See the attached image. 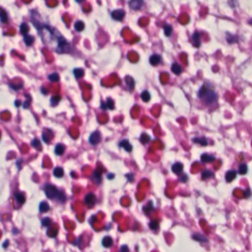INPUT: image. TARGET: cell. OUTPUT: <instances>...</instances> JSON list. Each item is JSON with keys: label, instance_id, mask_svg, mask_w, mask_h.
<instances>
[{"label": "cell", "instance_id": "8", "mask_svg": "<svg viewBox=\"0 0 252 252\" xmlns=\"http://www.w3.org/2000/svg\"><path fill=\"white\" fill-rule=\"evenodd\" d=\"M102 171L101 169H98L94 172L93 174V181L95 182L96 183H100L101 182V176H102Z\"/></svg>", "mask_w": 252, "mask_h": 252}, {"label": "cell", "instance_id": "15", "mask_svg": "<svg viewBox=\"0 0 252 252\" xmlns=\"http://www.w3.org/2000/svg\"><path fill=\"white\" fill-rule=\"evenodd\" d=\"M171 69L172 73H174L175 75H178V76L180 74L182 73V71H183L181 66L179 64H178V63H173Z\"/></svg>", "mask_w": 252, "mask_h": 252}, {"label": "cell", "instance_id": "26", "mask_svg": "<svg viewBox=\"0 0 252 252\" xmlns=\"http://www.w3.org/2000/svg\"><path fill=\"white\" fill-rule=\"evenodd\" d=\"M74 28L76 31L81 32L84 28V23L81 21H77L74 24Z\"/></svg>", "mask_w": 252, "mask_h": 252}, {"label": "cell", "instance_id": "51", "mask_svg": "<svg viewBox=\"0 0 252 252\" xmlns=\"http://www.w3.org/2000/svg\"><path fill=\"white\" fill-rule=\"evenodd\" d=\"M249 24H251V25H252V19H250V21H249Z\"/></svg>", "mask_w": 252, "mask_h": 252}, {"label": "cell", "instance_id": "40", "mask_svg": "<svg viewBox=\"0 0 252 252\" xmlns=\"http://www.w3.org/2000/svg\"><path fill=\"white\" fill-rule=\"evenodd\" d=\"M106 104H107V109H114V101L110 99H108L107 100V102H106Z\"/></svg>", "mask_w": 252, "mask_h": 252}, {"label": "cell", "instance_id": "41", "mask_svg": "<svg viewBox=\"0 0 252 252\" xmlns=\"http://www.w3.org/2000/svg\"><path fill=\"white\" fill-rule=\"evenodd\" d=\"M50 139H51V137H49V134L44 132L42 134V140L44 141V142H45L46 143H49L50 142Z\"/></svg>", "mask_w": 252, "mask_h": 252}, {"label": "cell", "instance_id": "1", "mask_svg": "<svg viewBox=\"0 0 252 252\" xmlns=\"http://www.w3.org/2000/svg\"><path fill=\"white\" fill-rule=\"evenodd\" d=\"M198 97L200 99L204 100L205 103L208 105L211 104L217 101L218 95L217 93L213 90L206 86L205 84L203 85V86L200 89L198 92Z\"/></svg>", "mask_w": 252, "mask_h": 252}, {"label": "cell", "instance_id": "35", "mask_svg": "<svg viewBox=\"0 0 252 252\" xmlns=\"http://www.w3.org/2000/svg\"><path fill=\"white\" fill-rule=\"evenodd\" d=\"M61 101L60 95H55V96L52 97L50 99V104L52 106H55Z\"/></svg>", "mask_w": 252, "mask_h": 252}, {"label": "cell", "instance_id": "22", "mask_svg": "<svg viewBox=\"0 0 252 252\" xmlns=\"http://www.w3.org/2000/svg\"><path fill=\"white\" fill-rule=\"evenodd\" d=\"M53 174L55 178H62L64 175V170L61 167H55L53 169Z\"/></svg>", "mask_w": 252, "mask_h": 252}, {"label": "cell", "instance_id": "18", "mask_svg": "<svg viewBox=\"0 0 252 252\" xmlns=\"http://www.w3.org/2000/svg\"><path fill=\"white\" fill-rule=\"evenodd\" d=\"M226 41L228 44H234L238 42V38L236 36L231 35V33H226Z\"/></svg>", "mask_w": 252, "mask_h": 252}, {"label": "cell", "instance_id": "32", "mask_svg": "<svg viewBox=\"0 0 252 252\" xmlns=\"http://www.w3.org/2000/svg\"><path fill=\"white\" fill-rule=\"evenodd\" d=\"M0 17H1V22H2V23H6V22H7V21H8V18H7V13L4 11L3 9H2V10H1Z\"/></svg>", "mask_w": 252, "mask_h": 252}, {"label": "cell", "instance_id": "47", "mask_svg": "<svg viewBox=\"0 0 252 252\" xmlns=\"http://www.w3.org/2000/svg\"><path fill=\"white\" fill-rule=\"evenodd\" d=\"M9 245V241L7 240H5V243H3L2 246H3L4 249H5V248H7V245Z\"/></svg>", "mask_w": 252, "mask_h": 252}, {"label": "cell", "instance_id": "5", "mask_svg": "<svg viewBox=\"0 0 252 252\" xmlns=\"http://www.w3.org/2000/svg\"><path fill=\"white\" fill-rule=\"evenodd\" d=\"M125 11L122 9H118V10H116V11H113L111 14V16L112 18L114 20L116 21H122L124 17L125 16Z\"/></svg>", "mask_w": 252, "mask_h": 252}, {"label": "cell", "instance_id": "17", "mask_svg": "<svg viewBox=\"0 0 252 252\" xmlns=\"http://www.w3.org/2000/svg\"><path fill=\"white\" fill-rule=\"evenodd\" d=\"M65 150V147L61 143H58L55 147V154L57 155H62Z\"/></svg>", "mask_w": 252, "mask_h": 252}, {"label": "cell", "instance_id": "4", "mask_svg": "<svg viewBox=\"0 0 252 252\" xmlns=\"http://www.w3.org/2000/svg\"><path fill=\"white\" fill-rule=\"evenodd\" d=\"M84 202L89 208L93 207L96 203V196L93 193H88L85 196Z\"/></svg>", "mask_w": 252, "mask_h": 252}, {"label": "cell", "instance_id": "25", "mask_svg": "<svg viewBox=\"0 0 252 252\" xmlns=\"http://www.w3.org/2000/svg\"><path fill=\"white\" fill-rule=\"evenodd\" d=\"M14 197H15V199L19 204H23L25 202V197H24V195H22V194L17 192V193L15 194Z\"/></svg>", "mask_w": 252, "mask_h": 252}, {"label": "cell", "instance_id": "19", "mask_svg": "<svg viewBox=\"0 0 252 252\" xmlns=\"http://www.w3.org/2000/svg\"><path fill=\"white\" fill-rule=\"evenodd\" d=\"M194 143H199L203 147H205V146L208 145V141L207 139L205 138V137H202V138H194L192 139Z\"/></svg>", "mask_w": 252, "mask_h": 252}, {"label": "cell", "instance_id": "31", "mask_svg": "<svg viewBox=\"0 0 252 252\" xmlns=\"http://www.w3.org/2000/svg\"><path fill=\"white\" fill-rule=\"evenodd\" d=\"M28 30H29V26L28 25L27 23H22L20 26V32H21L22 34L25 35L28 33Z\"/></svg>", "mask_w": 252, "mask_h": 252}, {"label": "cell", "instance_id": "33", "mask_svg": "<svg viewBox=\"0 0 252 252\" xmlns=\"http://www.w3.org/2000/svg\"><path fill=\"white\" fill-rule=\"evenodd\" d=\"M140 141L141 143L145 144V143H147L150 141V137H149V135H147V133H143V134L141 135V136Z\"/></svg>", "mask_w": 252, "mask_h": 252}, {"label": "cell", "instance_id": "34", "mask_svg": "<svg viewBox=\"0 0 252 252\" xmlns=\"http://www.w3.org/2000/svg\"><path fill=\"white\" fill-rule=\"evenodd\" d=\"M48 79L50 81H52V82H57L59 80V76L58 75V73H51V74L48 76Z\"/></svg>", "mask_w": 252, "mask_h": 252}, {"label": "cell", "instance_id": "30", "mask_svg": "<svg viewBox=\"0 0 252 252\" xmlns=\"http://www.w3.org/2000/svg\"><path fill=\"white\" fill-rule=\"evenodd\" d=\"M239 173L240 174H246L247 172H248V166H247L245 163H241L239 166Z\"/></svg>", "mask_w": 252, "mask_h": 252}, {"label": "cell", "instance_id": "29", "mask_svg": "<svg viewBox=\"0 0 252 252\" xmlns=\"http://www.w3.org/2000/svg\"><path fill=\"white\" fill-rule=\"evenodd\" d=\"M141 97L142 100L144 102L149 101L151 99V95L148 91H143L141 93Z\"/></svg>", "mask_w": 252, "mask_h": 252}, {"label": "cell", "instance_id": "39", "mask_svg": "<svg viewBox=\"0 0 252 252\" xmlns=\"http://www.w3.org/2000/svg\"><path fill=\"white\" fill-rule=\"evenodd\" d=\"M25 96L27 97V100L24 102V104H23V108L24 109H28V107H30V96L29 95H25Z\"/></svg>", "mask_w": 252, "mask_h": 252}, {"label": "cell", "instance_id": "36", "mask_svg": "<svg viewBox=\"0 0 252 252\" xmlns=\"http://www.w3.org/2000/svg\"><path fill=\"white\" fill-rule=\"evenodd\" d=\"M149 228L153 231H156L159 228V223L157 220H152L149 223Z\"/></svg>", "mask_w": 252, "mask_h": 252}, {"label": "cell", "instance_id": "27", "mask_svg": "<svg viewBox=\"0 0 252 252\" xmlns=\"http://www.w3.org/2000/svg\"><path fill=\"white\" fill-rule=\"evenodd\" d=\"M153 210H154V206L152 201H149V203H147V205H146L145 207H143V211H144V212H145L147 214H150V212H152Z\"/></svg>", "mask_w": 252, "mask_h": 252}, {"label": "cell", "instance_id": "13", "mask_svg": "<svg viewBox=\"0 0 252 252\" xmlns=\"http://www.w3.org/2000/svg\"><path fill=\"white\" fill-rule=\"evenodd\" d=\"M161 61V55H157V54H154L149 59V62L152 65L156 66L157 64H159Z\"/></svg>", "mask_w": 252, "mask_h": 252}, {"label": "cell", "instance_id": "9", "mask_svg": "<svg viewBox=\"0 0 252 252\" xmlns=\"http://www.w3.org/2000/svg\"><path fill=\"white\" fill-rule=\"evenodd\" d=\"M183 165L181 163H175L172 165V170L174 173H175L176 174H179L183 172Z\"/></svg>", "mask_w": 252, "mask_h": 252}, {"label": "cell", "instance_id": "6", "mask_svg": "<svg viewBox=\"0 0 252 252\" xmlns=\"http://www.w3.org/2000/svg\"><path fill=\"white\" fill-rule=\"evenodd\" d=\"M192 41L194 47H199L201 45V35L198 31H195L192 36Z\"/></svg>", "mask_w": 252, "mask_h": 252}, {"label": "cell", "instance_id": "42", "mask_svg": "<svg viewBox=\"0 0 252 252\" xmlns=\"http://www.w3.org/2000/svg\"><path fill=\"white\" fill-rule=\"evenodd\" d=\"M10 86H11V88L14 90H20L21 88H22V84H20V85H14V84H10Z\"/></svg>", "mask_w": 252, "mask_h": 252}, {"label": "cell", "instance_id": "7", "mask_svg": "<svg viewBox=\"0 0 252 252\" xmlns=\"http://www.w3.org/2000/svg\"><path fill=\"white\" fill-rule=\"evenodd\" d=\"M129 5L132 10H139L143 5V0H130Z\"/></svg>", "mask_w": 252, "mask_h": 252}, {"label": "cell", "instance_id": "23", "mask_svg": "<svg viewBox=\"0 0 252 252\" xmlns=\"http://www.w3.org/2000/svg\"><path fill=\"white\" fill-rule=\"evenodd\" d=\"M214 175V172L210 170H205L202 172V174H201V177H202V179L203 180H207L209 178H213Z\"/></svg>", "mask_w": 252, "mask_h": 252}, {"label": "cell", "instance_id": "2", "mask_svg": "<svg viewBox=\"0 0 252 252\" xmlns=\"http://www.w3.org/2000/svg\"><path fill=\"white\" fill-rule=\"evenodd\" d=\"M44 191H45L46 196L49 199H51V200L54 198H57L59 193H60V191L58 190L55 186L50 184V183H47V184L45 185V187H44Z\"/></svg>", "mask_w": 252, "mask_h": 252}, {"label": "cell", "instance_id": "43", "mask_svg": "<svg viewBox=\"0 0 252 252\" xmlns=\"http://www.w3.org/2000/svg\"><path fill=\"white\" fill-rule=\"evenodd\" d=\"M179 180L182 182V183H186V182H187V180H188V176H187V174H183V175H181V176L180 177Z\"/></svg>", "mask_w": 252, "mask_h": 252}, {"label": "cell", "instance_id": "14", "mask_svg": "<svg viewBox=\"0 0 252 252\" xmlns=\"http://www.w3.org/2000/svg\"><path fill=\"white\" fill-rule=\"evenodd\" d=\"M193 239L196 241L200 242V243H207L209 241L208 238L205 235H203L201 234H195L192 236Z\"/></svg>", "mask_w": 252, "mask_h": 252}, {"label": "cell", "instance_id": "48", "mask_svg": "<svg viewBox=\"0 0 252 252\" xmlns=\"http://www.w3.org/2000/svg\"><path fill=\"white\" fill-rule=\"evenodd\" d=\"M20 105H21V101H20L19 100H16V101H15V106L17 107H19Z\"/></svg>", "mask_w": 252, "mask_h": 252}, {"label": "cell", "instance_id": "45", "mask_svg": "<svg viewBox=\"0 0 252 252\" xmlns=\"http://www.w3.org/2000/svg\"><path fill=\"white\" fill-rule=\"evenodd\" d=\"M120 251H128L129 249H128V247L126 245H122L121 247V249H120Z\"/></svg>", "mask_w": 252, "mask_h": 252}, {"label": "cell", "instance_id": "44", "mask_svg": "<svg viewBox=\"0 0 252 252\" xmlns=\"http://www.w3.org/2000/svg\"><path fill=\"white\" fill-rule=\"evenodd\" d=\"M126 177L128 178V180H129V181L132 182L133 180H134V176H133V174H126Z\"/></svg>", "mask_w": 252, "mask_h": 252}, {"label": "cell", "instance_id": "3", "mask_svg": "<svg viewBox=\"0 0 252 252\" xmlns=\"http://www.w3.org/2000/svg\"><path fill=\"white\" fill-rule=\"evenodd\" d=\"M101 141V135L100 132L95 131L92 133L89 138V141L91 143L92 145H97Z\"/></svg>", "mask_w": 252, "mask_h": 252}, {"label": "cell", "instance_id": "38", "mask_svg": "<svg viewBox=\"0 0 252 252\" xmlns=\"http://www.w3.org/2000/svg\"><path fill=\"white\" fill-rule=\"evenodd\" d=\"M31 144H32V146H33L34 148L36 149H40V148H41V143H40L39 140H38L37 138H35V139H33V141H32V143H31Z\"/></svg>", "mask_w": 252, "mask_h": 252}, {"label": "cell", "instance_id": "24", "mask_svg": "<svg viewBox=\"0 0 252 252\" xmlns=\"http://www.w3.org/2000/svg\"><path fill=\"white\" fill-rule=\"evenodd\" d=\"M73 74L76 78H81L84 75V70L81 68H76L73 71Z\"/></svg>", "mask_w": 252, "mask_h": 252}, {"label": "cell", "instance_id": "50", "mask_svg": "<svg viewBox=\"0 0 252 252\" xmlns=\"http://www.w3.org/2000/svg\"><path fill=\"white\" fill-rule=\"evenodd\" d=\"M75 1H76V2H78V3H81V2H84V0H75Z\"/></svg>", "mask_w": 252, "mask_h": 252}, {"label": "cell", "instance_id": "21", "mask_svg": "<svg viewBox=\"0 0 252 252\" xmlns=\"http://www.w3.org/2000/svg\"><path fill=\"white\" fill-rule=\"evenodd\" d=\"M34 37L30 36V35H24V42L25 45H28V46H30L31 45H33V43L34 42Z\"/></svg>", "mask_w": 252, "mask_h": 252}, {"label": "cell", "instance_id": "16", "mask_svg": "<svg viewBox=\"0 0 252 252\" xmlns=\"http://www.w3.org/2000/svg\"><path fill=\"white\" fill-rule=\"evenodd\" d=\"M112 245H113V241H112V239L111 238L110 236H107L102 240V245L104 248H109Z\"/></svg>", "mask_w": 252, "mask_h": 252}, {"label": "cell", "instance_id": "10", "mask_svg": "<svg viewBox=\"0 0 252 252\" xmlns=\"http://www.w3.org/2000/svg\"><path fill=\"white\" fill-rule=\"evenodd\" d=\"M215 161V157L214 155H209V154H203L201 155V161L204 163H212Z\"/></svg>", "mask_w": 252, "mask_h": 252}, {"label": "cell", "instance_id": "49", "mask_svg": "<svg viewBox=\"0 0 252 252\" xmlns=\"http://www.w3.org/2000/svg\"><path fill=\"white\" fill-rule=\"evenodd\" d=\"M114 178V174H109V176H108V179H112V178Z\"/></svg>", "mask_w": 252, "mask_h": 252}, {"label": "cell", "instance_id": "12", "mask_svg": "<svg viewBox=\"0 0 252 252\" xmlns=\"http://www.w3.org/2000/svg\"><path fill=\"white\" fill-rule=\"evenodd\" d=\"M236 177V172L234 171V170H230V171H228L226 172V176H225V178H226V180L228 183H230L233 180H234Z\"/></svg>", "mask_w": 252, "mask_h": 252}, {"label": "cell", "instance_id": "37", "mask_svg": "<svg viewBox=\"0 0 252 252\" xmlns=\"http://www.w3.org/2000/svg\"><path fill=\"white\" fill-rule=\"evenodd\" d=\"M51 223H52V221H51V220L49 218H43L42 220V226H45V227H48V226H50L51 225Z\"/></svg>", "mask_w": 252, "mask_h": 252}, {"label": "cell", "instance_id": "46", "mask_svg": "<svg viewBox=\"0 0 252 252\" xmlns=\"http://www.w3.org/2000/svg\"><path fill=\"white\" fill-rule=\"evenodd\" d=\"M101 108L103 110H105V109H107V104H106V103H104V102H102L101 104Z\"/></svg>", "mask_w": 252, "mask_h": 252}, {"label": "cell", "instance_id": "20", "mask_svg": "<svg viewBox=\"0 0 252 252\" xmlns=\"http://www.w3.org/2000/svg\"><path fill=\"white\" fill-rule=\"evenodd\" d=\"M50 210V205L47 203V202L45 201H42V203H40L39 204V211L40 212L45 213L47 212Z\"/></svg>", "mask_w": 252, "mask_h": 252}, {"label": "cell", "instance_id": "11", "mask_svg": "<svg viewBox=\"0 0 252 252\" xmlns=\"http://www.w3.org/2000/svg\"><path fill=\"white\" fill-rule=\"evenodd\" d=\"M119 147H122L128 152H130L132 150V147L131 143L128 141L127 140H123L119 143Z\"/></svg>", "mask_w": 252, "mask_h": 252}, {"label": "cell", "instance_id": "28", "mask_svg": "<svg viewBox=\"0 0 252 252\" xmlns=\"http://www.w3.org/2000/svg\"><path fill=\"white\" fill-rule=\"evenodd\" d=\"M164 34L166 35V36L169 37L172 33V27L169 24H166L164 26Z\"/></svg>", "mask_w": 252, "mask_h": 252}]
</instances>
